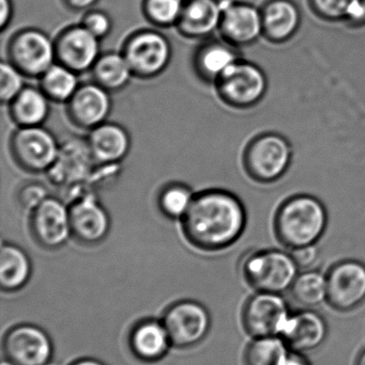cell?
I'll return each instance as SVG.
<instances>
[{
    "label": "cell",
    "mask_w": 365,
    "mask_h": 365,
    "mask_svg": "<svg viewBox=\"0 0 365 365\" xmlns=\"http://www.w3.org/2000/svg\"><path fill=\"white\" fill-rule=\"evenodd\" d=\"M246 210L235 193L224 189H207L195 193L181 222L186 242L206 252L233 246L246 227Z\"/></svg>",
    "instance_id": "6da1fadb"
},
{
    "label": "cell",
    "mask_w": 365,
    "mask_h": 365,
    "mask_svg": "<svg viewBox=\"0 0 365 365\" xmlns=\"http://www.w3.org/2000/svg\"><path fill=\"white\" fill-rule=\"evenodd\" d=\"M325 204L311 195H296L285 200L274 216V234L289 251L315 245L328 227Z\"/></svg>",
    "instance_id": "7a4b0ae2"
},
{
    "label": "cell",
    "mask_w": 365,
    "mask_h": 365,
    "mask_svg": "<svg viewBox=\"0 0 365 365\" xmlns=\"http://www.w3.org/2000/svg\"><path fill=\"white\" fill-rule=\"evenodd\" d=\"M242 276L256 292L284 294L300 274L291 251L263 249L249 253L241 264Z\"/></svg>",
    "instance_id": "3957f363"
},
{
    "label": "cell",
    "mask_w": 365,
    "mask_h": 365,
    "mask_svg": "<svg viewBox=\"0 0 365 365\" xmlns=\"http://www.w3.org/2000/svg\"><path fill=\"white\" fill-rule=\"evenodd\" d=\"M96 167L87 140L73 137L60 143L57 158L46 175L51 184L66 193L70 203L76 197L94 191L90 186V180Z\"/></svg>",
    "instance_id": "277c9868"
},
{
    "label": "cell",
    "mask_w": 365,
    "mask_h": 365,
    "mask_svg": "<svg viewBox=\"0 0 365 365\" xmlns=\"http://www.w3.org/2000/svg\"><path fill=\"white\" fill-rule=\"evenodd\" d=\"M293 158V145L286 137L278 133H264L248 143L242 163L253 181L272 184L286 175Z\"/></svg>",
    "instance_id": "5b68a950"
},
{
    "label": "cell",
    "mask_w": 365,
    "mask_h": 365,
    "mask_svg": "<svg viewBox=\"0 0 365 365\" xmlns=\"http://www.w3.org/2000/svg\"><path fill=\"white\" fill-rule=\"evenodd\" d=\"M216 94L227 106L249 109L263 101L268 91V78L261 66L240 58L214 83Z\"/></svg>",
    "instance_id": "8992f818"
},
{
    "label": "cell",
    "mask_w": 365,
    "mask_h": 365,
    "mask_svg": "<svg viewBox=\"0 0 365 365\" xmlns=\"http://www.w3.org/2000/svg\"><path fill=\"white\" fill-rule=\"evenodd\" d=\"M133 76L152 79L160 76L173 57V48L169 38L154 29L133 32L124 41L121 51Z\"/></svg>",
    "instance_id": "52a82bcc"
},
{
    "label": "cell",
    "mask_w": 365,
    "mask_h": 365,
    "mask_svg": "<svg viewBox=\"0 0 365 365\" xmlns=\"http://www.w3.org/2000/svg\"><path fill=\"white\" fill-rule=\"evenodd\" d=\"M6 55L26 78H40L56 63L55 40L38 28H24L11 36Z\"/></svg>",
    "instance_id": "ba28073f"
},
{
    "label": "cell",
    "mask_w": 365,
    "mask_h": 365,
    "mask_svg": "<svg viewBox=\"0 0 365 365\" xmlns=\"http://www.w3.org/2000/svg\"><path fill=\"white\" fill-rule=\"evenodd\" d=\"M59 147L53 133L42 125L17 128L9 143L11 156L16 166L34 175L49 170L57 158Z\"/></svg>",
    "instance_id": "9c48e42d"
},
{
    "label": "cell",
    "mask_w": 365,
    "mask_h": 365,
    "mask_svg": "<svg viewBox=\"0 0 365 365\" xmlns=\"http://www.w3.org/2000/svg\"><path fill=\"white\" fill-rule=\"evenodd\" d=\"M29 231L32 240L44 250H58L72 237L69 204L60 197H49L31 210Z\"/></svg>",
    "instance_id": "30bf717a"
},
{
    "label": "cell",
    "mask_w": 365,
    "mask_h": 365,
    "mask_svg": "<svg viewBox=\"0 0 365 365\" xmlns=\"http://www.w3.org/2000/svg\"><path fill=\"white\" fill-rule=\"evenodd\" d=\"M327 304L334 310L349 313L365 302V264L344 259L334 264L327 274Z\"/></svg>",
    "instance_id": "8fae6325"
},
{
    "label": "cell",
    "mask_w": 365,
    "mask_h": 365,
    "mask_svg": "<svg viewBox=\"0 0 365 365\" xmlns=\"http://www.w3.org/2000/svg\"><path fill=\"white\" fill-rule=\"evenodd\" d=\"M291 314L283 294L256 292L244 306L242 322L253 338L281 336Z\"/></svg>",
    "instance_id": "7c38bea8"
},
{
    "label": "cell",
    "mask_w": 365,
    "mask_h": 365,
    "mask_svg": "<svg viewBox=\"0 0 365 365\" xmlns=\"http://www.w3.org/2000/svg\"><path fill=\"white\" fill-rule=\"evenodd\" d=\"M71 233L81 246L94 247L104 242L111 231V218L94 191L69 203Z\"/></svg>",
    "instance_id": "4fadbf2b"
},
{
    "label": "cell",
    "mask_w": 365,
    "mask_h": 365,
    "mask_svg": "<svg viewBox=\"0 0 365 365\" xmlns=\"http://www.w3.org/2000/svg\"><path fill=\"white\" fill-rule=\"evenodd\" d=\"M223 8L219 32L237 48L251 46L263 38L261 8L250 2L220 0Z\"/></svg>",
    "instance_id": "5bb4252c"
},
{
    "label": "cell",
    "mask_w": 365,
    "mask_h": 365,
    "mask_svg": "<svg viewBox=\"0 0 365 365\" xmlns=\"http://www.w3.org/2000/svg\"><path fill=\"white\" fill-rule=\"evenodd\" d=\"M56 62L76 74L92 68L100 57V40L81 24L64 28L55 38Z\"/></svg>",
    "instance_id": "9a60e30c"
},
{
    "label": "cell",
    "mask_w": 365,
    "mask_h": 365,
    "mask_svg": "<svg viewBox=\"0 0 365 365\" xmlns=\"http://www.w3.org/2000/svg\"><path fill=\"white\" fill-rule=\"evenodd\" d=\"M163 325L173 345L190 347L201 342L207 334L209 314L201 304L184 300L167 310Z\"/></svg>",
    "instance_id": "2e32d148"
},
{
    "label": "cell",
    "mask_w": 365,
    "mask_h": 365,
    "mask_svg": "<svg viewBox=\"0 0 365 365\" xmlns=\"http://www.w3.org/2000/svg\"><path fill=\"white\" fill-rule=\"evenodd\" d=\"M66 105L71 123L85 130H94L106 122L113 107L111 92L94 81L79 85Z\"/></svg>",
    "instance_id": "e0dca14e"
},
{
    "label": "cell",
    "mask_w": 365,
    "mask_h": 365,
    "mask_svg": "<svg viewBox=\"0 0 365 365\" xmlns=\"http://www.w3.org/2000/svg\"><path fill=\"white\" fill-rule=\"evenodd\" d=\"M4 351L8 361L14 365H45L51 359L53 346L42 329L21 325L6 334Z\"/></svg>",
    "instance_id": "ac0fdd59"
},
{
    "label": "cell",
    "mask_w": 365,
    "mask_h": 365,
    "mask_svg": "<svg viewBox=\"0 0 365 365\" xmlns=\"http://www.w3.org/2000/svg\"><path fill=\"white\" fill-rule=\"evenodd\" d=\"M328 332L329 327L325 317L313 309H306L289 315L281 338L291 351L306 355L323 346Z\"/></svg>",
    "instance_id": "d6986e66"
},
{
    "label": "cell",
    "mask_w": 365,
    "mask_h": 365,
    "mask_svg": "<svg viewBox=\"0 0 365 365\" xmlns=\"http://www.w3.org/2000/svg\"><path fill=\"white\" fill-rule=\"evenodd\" d=\"M261 12L263 38L271 44L289 42L301 27V11L294 0H267Z\"/></svg>",
    "instance_id": "ffe728a7"
},
{
    "label": "cell",
    "mask_w": 365,
    "mask_h": 365,
    "mask_svg": "<svg viewBox=\"0 0 365 365\" xmlns=\"http://www.w3.org/2000/svg\"><path fill=\"white\" fill-rule=\"evenodd\" d=\"M222 14L220 0H186L176 28L184 38L207 40L219 31Z\"/></svg>",
    "instance_id": "44dd1931"
},
{
    "label": "cell",
    "mask_w": 365,
    "mask_h": 365,
    "mask_svg": "<svg viewBox=\"0 0 365 365\" xmlns=\"http://www.w3.org/2000/svg\"><path fill=\"white\" fill-rule=\"evenodd\" d=\"M86 140L96 165H119L131 150L128 130L113 122H104L89 130Z\"/></svg>",
    "instance_id": "7402d4cb"
},
{
    "label": "cell",
    "mask_w": 365,
    "mask_h": 365,
    "mask_svg": "<svg viewBox=\"0 0 365 365\" xmlns=\"http://www.w3.org/2000/svg\"><path fill=\"white\" fill-rule=\"evenodd\" d=\"M239 59V48L223 38H210L197 47L193 56V66L201 81L214 83L229 66Z\"/></svg>",
    "instance_id": "603a6c76"
},
{
    "label": "cell",
    "mask_w": 365,
    "mask_h": 365,
    "mask_svg": "<svg viewBox=\"0 0 365 365\" xmlns=\"http://www.w3.org/2000/svg\"><path fill=\"white\" fill-rule=\"evenodd\" d=\"M49 102L40 88L26 86L9 104L11 120L17 128L43 125L49 115Z\"/></svg>",
    "instance_id": "cb8c5ba5"
},
{
    "label": "cell",
    "mask_w": 365,
    "mask_h": 365,
    "mask_svg": "<svg viewBox=\"0 0 365 365\" xmlns=\"http://www.w3.org/2000/svg\"><path fill=\"white\" fill-rule=\"evenodd\" d=\"M315 16L327 23H340L351 29L365 26V0H308Z\"/></svg>",
    "instance_id": "d4e9b609"
},
{
    "label": "cell",
    "mask_w": 365,
    "mask_h": 365,
    "mask_svg": "<svg viewBox=\"0 0 365 365\" xmlns=\"http://www.w3.org/2000/svg\"><path fill=\"white\" fill-rule=\"evenodd\" d=\"M31 274L29 255L21 247L2 242L0 252V285L6 292L21 289Z\"/></svg>",
    "instance_id": "484cf974"
},
{
    "label": "cell",
    "mask_w": 365,
    "mask_h": 365,
    "mask_svg": "<svg viewBox=\"0 0 365 365\" xmlns=\"http://www.w3.org/2000/svg\"><path fill=\"white\" fill-rule=\"evenodd\" d=\"M130 342L132 351L139 359L156 361L165 355L171 340L164 325L158 322L147 321L134 328Z\"/></svg>",
    "instance_id": "4316f807"
},
{
    "label": "cell",
    "mask_w": 365,
    "mask_h": 365,
    "mask_svg": "<svg viewBox=\"0 0 365 365\" xmlns=\"http://www.w3.org/2000/svg\"><path fill=\"white\" fill-rule=\"evenodd\" d=\"M94 81L109 92L124 89L133 77L132 71L122 53H101L91 68Z\"/></svg>",
    "instance_id": "83f0119b"
},
{
    "label": "cell",
    "mask_w": 365,
    "mask_h": 365,
    "mask_svg": "<svg viewBox=\"0 0 365 365\" xmlns=\"http://www.w3.org/2000/svg\"><path fill=\"white\" fill-rule=\"evenodd\" d=\"M76 73L56 62L40 77V89L51 102L66 104L79 89Z\"/></svg>",
    "instance_id": "f1b7e54d"
},
{
    "label": "cell",
    "mask_w": 365,
    "mask_h": 365,
    "mask_svg": "<svg viewBox=\"0 0 365 365\" xmlns=\"http://www.w3.org/2000/svg\"><path fill=\"white\" fill-rule=\"evenodd\" d=\"M298 304L306 309H315L327 302V274L315 269L300 272L291 289Z\"/></svg>",
    "instance_id": "f546056e"
},
{
    "label": "cell",
    "mask_w": 365,
    "mask_h": 365,
    "mask_svg": "<svg viewBox=\"0 0 365 365\" xmlns=\"http://www.w3.org/2000/svg\"><path fill=\"white\" fill-rule=\"evenodd\" d=\"M192 189L181 182H169L158 195L160 212L171 220H181L194 199Z\"/></svg>",
    "instance_id": "4dcf8cb0"
},
{
    "label": "cell",
    "mask_w": 365,
    "mask_h": 365,
    "mask_svg": "<svg viewBox=\"0 0 365 365\" xmlns=\"http://www.w3.org/2000/svg\"><path fill=\"white\" fill-rule=\"evenodd\" d=\"M289 351L281 336L254 338L244 354L246 365H279Z\"/></svg>",
    "instance_id": "1f68e13d"
},
{
    "label": "cell",
    "mask_w": 365,
    "mask_h": 365,
    "mask_svg": "<svg viewBox=\"0 0 365 365\" xmlns=\"http://www.w3.org/2000/svg\"><path fill=\"white\" fill-rule=\"evenodd\" d=\"M186 0H143L141 12L151 25L159 28L176 27Z\"/></svg>",
    "instance_id": "d6a6232c"
},
{
    "label": "cell",
    "mask_w": 365,
    "mask_h": 365,
    "mask_svg": "<svg viewBox=\"0 0 365 365\" xmlns=\"http://www.w3.org/2000/svg\"><path fill=\"white\" fill-rule=\"evenodd\" d=\"M24 76L9 61L0 64V100L4 105H9L26 87Z\"/></svg>",
    "instance_id": "836d02e7"
},
{
    "label": "cell",
    "mask_w": 365,
    "mask_h": 365,
    "mask_svg": "<svg viewBox=\"0 0 365 365\" xmlns=\"http://www.w3.org/2000/svg\"><path fill=\"white\" fill-rule=\"evenodd\" d=\"M51 197L47 187L40 182H26L17 190L19 205L30 212L38 207L47 197Z\"/></svg>",
    "instance_id": "e575fe53"
},
{
    "label": "cell",
    "mask_w": 365,
    "mask_h": 365,
    "mask_svg": "<svg viewBox=\"0 0 365 365\" xmlns=\"http://www.w3.org/2000/svg\"><path fill=\"white\" fill-rule=\"evenodd\" d=\"M81 25L101 41L111 34L114 24L109 13L91 9L84 15Z\"/></svg>",
    "instance_id": "d590c367"
},
{
    "label": "cell",
    "mask_w": 365,
    "mask_h": 365,
    "mask_svg": "<svg viewBox=\"0 0 365 365\" xmlns=\"http://www.w3.org/2000/svg\"><path fill=\"white\" fill-rule=\"evenodd\" d=\"M291 253L300 269L304 270L310 269L321 257V249L317 244L295 249L291 250Z\"/></svg>",
    "instance_id": "8d00e7d4"
},
{
    "label": "cell",
    "mask_w": 365,
    "mask_h": 365,
    "mask_svg": "<svg viewBox=\"0 0 365 365\" xmlns=\"http://www.w3.org/2000/svg\"><path fill=\"white\" fill-rule=\"evenodd\" d=\"M99 0H61L64 6L73 12H87L94 8Z\"/></svg>",
    "instance_id": "74e56055"
},
{
    "label": "cell",
    "mask_w": 365,
    "mask_h": 365,
    "mask_svg": "<svg viewBox=\"0 0 365 365\" xmlns=\"http://www.w3.org/2000/svg\"><path fill=\"white\" fill-rule=\"evenodd\" d=\"M0 30L4 32V30L10 25L13 17V4L12 0H0Z\"/></svg>",
    "instance_id": "f35d334b"
},
{
    "label": "cell",
    "mask_w": 365,
    "mask_h": 365,
    "mask_svg": "<svg viewBox=\"0 0 365 365\" xmlns=\"http://www.w3.org/2000/svg\"><path fill=\"white\" fill-rule=\"evenodd\" d=\"M279 365H311V364L304 354L289 349Z\"/></svg>",
    "instance_id": "ab89813d"
},
{
    "label": "cell",
    "mask_w": 365,
    "mask_h": 365,
    "mask_svg": "<svg viewBox=\"0 0 365 365\" xmlns=\"http://www.w3.org/2000/svg\"><path fill=\"white\" fill-rule=\"evenodd\" d=\"M72 365H103L101 362L96 361V360L92 359H84L79 360V361L75 362Z\"/></svg>",
    "instance_id": "60d3db41"
},
{
    "label": "cell",
    "mask_w": 365,
    "mask_h": 365,
    "mask_svg": "<svg viewBox=\"0 0 365 365\" xmlns=\"http://www.w3.org/2000/svg\"><path fill=\"white\" fill-rule=\"evenodd\" d=\"M355 365H365V349H362L360 351L359 355H358L357 359H356Z\"/></svg>",
    "instance_id": "b9f144b4"
},
{
    "label": "cell",
    "mask_w": 365,
    "mask_h": 365,
    "mask_svg": "<svg viewBox=\"0 0 365 365\" xmlns=\"http://www.w3.org/2000/svg\"><path fill=\"white\" fill-rule=\"evenodd\" d=\"M1 365H14V364H11L10 361H9V362L4 361V362H2Z\"/></svg>",
    "instance_id": "7bdbcfd3"
},
{
    "label": "cell",
    "mask_w": 365,
    "mask_h": 365,
    "mask_svg": "<svg viewBox=\"0 0 365 365\" xmlns=\"http://www.w3.org/2000/svg\"><path fill=\"white\" fill-rule=\"evenodd\" d=\"M45 365H59V364H45Z\"/></svg>",
    "instance_id": "ee69618b"
}]
</instances>
